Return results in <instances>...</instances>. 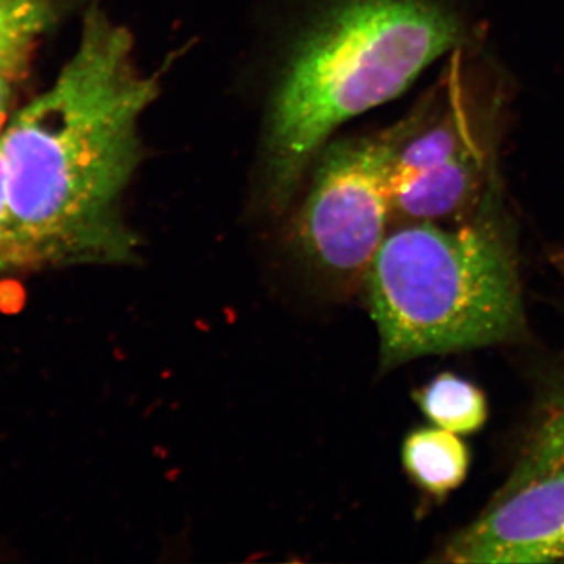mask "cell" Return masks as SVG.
Listing matches in <instances>:
<instances>
[{"instance_id": "1", "label": "cell", "mask_w": 564, "mask_h": 564, "mask_svg": "<svg viewBox=\"0 0 564 564\" xmlns=\"http://www.w3.org/2000/svg\"><path fill=\"white\" fill-rule=\"evenodd\" d=\"M133 36L93 0L76 51L0 135L22 269L128 263L140 240L121 204L143 161L140 121L161 96Z\"/></svg>"}, {"instance_id": "2", "label": "cell", "mask_w": 564, "mask_h": 564, "mask_svg": "<svg viewBox=\"0 0 564 564\" xmlns=\"http://www.w3.org/2000/svg\"><path fill=\"white\" fill-rule=\"evenodd\" d=\"M462 39L443 0H329L293 41L263 122V192L292 203L344 122L399 98Z\"/></svg>"}, {"instance_id": "3", "label": "cell", "mask_w": 564, "mask_h": 564, "mask_svg": "<svg viewBox=\"0 0 564 564\" xmlns=\"http://www.w3.org/2000/svg\"><path fill=\"white\" fill-rule=\"evenodd\" d=\"M502 188L491 173L477 212L455 229L411 223L386 236L366 274L381 366L510 343L524 332Z\"/></svg>"}, {"instance_id": "4", "label": "cell", "mask_w": 564, "mask_h": 564, "mask_svg": "<svg viewBox=\"0 0 564 564\" xmlns=\"http://www.w3.org/2000/svg\"><path fill=\"white\" fill-rule=\"evenodd\" d=\"M413 117L372 137L337 140L318 152L299 218L300 251L339 284L366 280L391 215L393 159Z\"/></svg>"}, {"instance_id": "5", "label": "cell", "mask_w": 564, "mask_h": 564, "mask_svg": "<svg viewBox=\"0 0 564 564\" xmlns=\"http://www.w3.org/2000/svg\"><path fill=\"white\" fill-rule=\"evenodd\" d=\"M443 562L524 564L564 560V466L505 491L444 549Z\"/></svg>"}, {"instance_id": "6", "label": "cell", "mask_w": 564, "mask_h": 564, "mask_svg": "<svg viewBox=\"0 0 564 564\" xmlns=\"http://www.w3.org/2000/svg\"><path fill=\"white\" fill-rule=\"evenodd\" d=\"M484 148L456 155L455 159L415 173L391 185V214L413 223H436L478 202L491 177ZM485 192V191H484Z\"/></svg>"}, {"instance_id": "7", "label": "cell", "mask_w": 564, "mask_h": 564, "mask_svg": "<svg viewBox=\"0 0 564 564\" xmlns=\"http://www.w3.org/2000/svg\"><path fill=\"white\" fill-rule=\"evenodd\" d=\"M402 459L414 484L436 497L459 488L470 464L469 448L459 434L436 425L411 433L404 440Z\"/></svg>"}, {"instance_id": "8", "label": "cell", "mask_w": 564, "mask_h": 564, "mask_svg": "<svg viewBox=\"0 0 564 564\" xmlns=\"http://www.w3.org/2000/svg\"><path fill=\"white\" fill-rule=\"evenodd\" d=\"M66 0H0V76H21Z\"/></svg>"}, {"instance_id": "9", "label": "cell", "mask_w": 564, "mask_h": 564, "mask_svg": "<svg viewBox=\"0 0 564 564\" xmlns=\"http://www.w3.org/2000/svg\"><path fill=\"white\" fill-rule=\"evenodd\" d=\"M415 402L433 425L459 436L478 432L488 419L485 393L455 373L437 375L415 392Z\"/></svg>"}, {"instance_id": "10", "label": "cell", "mask_w": 564, "mask_h": 564, "mask_svg": "<svg viewBox=\"0 0 564 564\" xmlns=\"http://www.w3.org/2000/svg\"><path fill=\"white\" fill-rule=\"evenodd\" d=\"M564 466V377L549 397L543 421L534 434L529 458L511 488Z\"/></svg>"}, {"instance_id": "11", "label": "cell", "mask_w": 564, "mask_h": 564, "mask_svg": "<svg viewBox=\"0 0 564 564\" xmlns=\"http://www.w3.org/2000/svg\"><path fill=\"white\" fill-rule=\"evenodd\" d=\"M18 270L24 269H22L20 251L11 229L6 166L0 152V274L18 272Z\"/></svg>"}, {"instance_id": "12", "label": "cell", "mask_w": 564, "mask_h": 564, "mask_svg": "<svg viewBox=\"0 0 564 564\" xmlns=\"http://www.w3.org/2000/svg\"><path fill=\"white\" fill-rule=\"evenodd\" d=\"M11 95H13V80L0 76V133L10 120Z\"/></svg>"}]
</instances>
